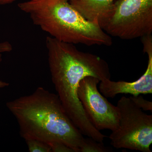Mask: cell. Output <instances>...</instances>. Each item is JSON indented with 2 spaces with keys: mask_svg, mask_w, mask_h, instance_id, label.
<instances>
[{
  "mask_svg": "<svg viewBox=\"0 0 152 152\" xmlns=\"http://www.w3.org/2000/svg\"><path fill=\"white\" fill-rule=\"evenodd\" d=\"M46 45L52 80L70 118L84 135L103 143L106 136L91 123L78 96L79 84L87 76L100 82L111 79L108 63L97 55L79 50L74 44L48 36Z\"/></svg>",
  "mask_w": 152,
  "mask_h": 152,
  "instance_id": "1",
  "label": "cell"
},
{
  "mask_svg": "<svg viewBox=\"0 0 152 152\" xmlns=\"http://www.w3.org/2000/svg\"><path fill=\"white\" fill-rule=\"evenodd\" d=\"M24 139L61 142L74 152H91L93 140L85 138L66 113L58 95L39 87L31 94L9 101Z\"/></svg>",
  "mask_w": 152,
  "mask_h": 152,
  "instance_id": "2",
  "label": "cell"
},
{
  "mask_svg": "<svg viewBox=\"0 0 152 152\" xmlns=\"http://www.w3.org/2000/svg\"><path fill=\"white\" fill-rule=\"evenodd\" d=\"M33 23L58 40L73 44L110 46V36L97 23L88 21L69 0H29L19 3Z\"/></svg>",
  "mask_w": 152,
  "mask_h": 152,
  "instance_id": "3",
  "label": "cell"
},
{
  "mask_svg": "<svg viewBox=\"0 0 152 152\" xmlns=\"http://www.w3.org/2000/svg\"><path fill=\"white\" fill-rule=\"evenodd\" d=\"M119 113L118 127L109 137L115 148L151 152L152 115L137 107L129 97H122L117 105Z\"/></svg>",
  "mask_w": 152,
  "mask_h": 152,
  "instance_id": "4",
  "label": "cell"
},
{
  "mask_svg": "<svg viewBox=\"0 0 152 152\" xmlns=\"http://www.w3.org/2000/svg\"><path fill=\"white\" fill-rule=\"evenodd\" d=\"M102 28L109 35L124 40L152 34V0H115Z\"/></svg>",
  "mask_w": 152,
  "mask_h": 152,
  "instance_id": "5",
  "label": "cell"
},
{
  "mask_svg": "<svg viewBox=\"0 0 152 152\" xmlns=\"http://www.w3.org/2000/svg\"><path fill=\"white\" fill-rule=\"evenodd\" d=\"M99 83L95 77H85L79 84L78 96L93 126L99 131L107 129L113 132L118 127V109L98 90L97 85Z\"/></svg>",
  "mask_w": 152,
  "mask_h": 152,
  "instance_id": "6",
  "label": "cell"
},
{
  "mask_svg": "<svg viewBox=\"0 0 152 152\" xmlns=\"http://www.w3.org/2000/svg\"><path fill=\"white\" fill-rule=\"evenodd\" d=\"M143 52L148 58L146 70L137 80L133 82H115L106 80L100 82L99 91L106 98H114L119 94H130L133 96L152 94V36L142 37Z\"/></svg>",
  "mask_w": 152,
  "mask_h": 152,
  "instance_id": "7",
  "label": "cell"
},
{
  "mask_svg": "<svg viewBox=\"0 0 152 152\" xmlns=\"http://www.w3.org/2000/svg\"><path fill=\"white\" fill-rule=\"evenodd\" d=\"M115 1L69 0V3L84 18L102 28L111 15Z\"/></svg>",
  "mask_w": 152,
  "mask_h": 152,
  "instance_id": "8",
  "label": "cell"
},
{
  "mask_svg": "<svg viewBox=\"0 0 152 152\" xmlns=\"http://www.w3.org/2000/svg\"><path fill=\"white\" fill-rule=\"evenodd\" d=\"M30 152H51L48 143L34 138L24 139Z\"/></svg>",
  "mask_w": 152,
  "mask_h": 152,
  "instance_id": "9",
  "label": "cell"
},
{
  "mask_svg": "<svg viewBox=\"0 0 152 152\" xmlns=\"http://www.w3.org/2000/svg\"><path fill=\"white\" fill-rule=\"evenodd\" d=\"M131 100L137 107L141 109L142 110L152 111V102L145 99L142 96L138 95L137 96H132L129 97Z\"/></svg>",
  "mask_w": 152,
  "mask_h": 152,
  "instance_id": "10",
  "label": "cell"
},
{
  "mask_svg": "<svg viewBox=\"0 0 152 152\" xmlns=\"http://www.w3.org/2000/svg\"><path fill=\"white\" fill-rule=\"evenodd\" d=\"M48 144L51 152H74L72 148L61 142H52Z\"/></svg>",
  "mask_w": 152,
  "mask_h": 152,
  "instance_id": "11",
  "label": "cell"
},
{
  "mask_svg": "<svg viewBox=\"0 0 152 152\" xmlns=\"http://www.w3.org/2000/svg\"><path fill=\"white\" fill-rule=\"evenodd\" d=\"M12 46L7 41L0 43V53L12 51Z\"/></svg>",
  "mask_w": 152,
  "mask_h": 152,
  "instance_id": "12",
  "label": "cell"
},
{
  "mask_svg": "<svg viewBox=\"0 0 152 152\" xmlns=\"http://www.w3.org/2000/svg\"><path fill=\"white\" fill-rule=\"evenodd\" d=\"M2 61V55L0 54V63ZM10 84L7 82L2 81L0 80V88H5V87L9 86Z\"/></svg>",
  "mask_w": 152,
  "mask_h": 152,
  "instance_id": "13",
  "label": "cell"
},
{
  "mask_svg": "<svg viewBox=\"0 0 152 152\" xmlns=\"http://www.w3.org/2000/svg\"><path fill=\"white\" fill-rule=\"evenodd\" d=\"M15 1L16 0H0V5L9 4Z\"/></svg>",
  "mask_w": 152,
  "mask_h": 152,
  "instance_id": "14",
  "label": "cell"
}]
</instances>
